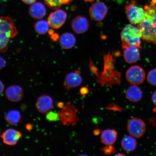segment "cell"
Listing matches in <instances>:
<instances>
[{
    "label": "cell",
    "mask_w": 156,
    "mask_h": 156,
    "mask_svg": "<svg viewBox=\"0 0 156 156\" xmlns=\"http://www.w3.org/2000/svg\"><path fill=\"white\" fill-rule=\"evenodd\" d=\"M78 110L73 105L68 102L62 110L58 112L59 120L64 126H74L79 122Z\"/></svg>",
    "instance_id": "cell-5"
},
{
    "label": "cell",
    "mask_w": 156,
    "mask_h": 156,
    "mask_svg": "<svg viewBox=\"0 0 156 156\" xmlns=\"http://www.w3.org/2000/svg\"><path fill=\"white\" fill-rule=\"evenodd\" d=\"M89 23L85 17L78 16L71 22V27L73 30L77 34H81L88 30Z\"/></svg>",
    "instance_id": "cell-14"
},
{
    "label": "cell",
    "mask_w": 156,
    "mask_h": 156,
    "mask_svg": "<svg viewBox=\"0 0 156 156\" xmlns=\"http://www.w3.org/2000/svg\"><path fill=\"white\" fill-rule=\"evenodd\" d=\"M5 89V85L0 80V95L3 92Z\"/></svg>",
    "instance_id": "cell-32"
},
{
    "label": "cell",
    "mask_w": 156,
    "mask_h": 156,
    "mask_svg": "<svg viewBox=\"0 0 156 156\" xmlns=\"http://www.w3.org/2000/svg\"><path fill=\"white\" fill-rule=\"evenodd\" d=\"M5 60L4 58L0 56V71L5 67Z\"/></svg>",
    "instance_id": "cell-31"
},
{
    "label": "cell",
    "mask_w": 156,
    "mask_h": 156,
    "mask_svg": "<svg viewBox=\"0 0 156 156\" xmlns=\"http://www.w3.org/2000/svg\"><path fill=\"white\" fill-rule=\"evenodd\" d=\"M23 2L28 5H31L35 2L36 0H21Z\"/></svg>",
    "instance_id": "cell-33"
},
{
    "label": "cell",
    "mask_w": 156,
    "mask_h": 156,
    "mask_svg": "<svg viewBox=\"0 0 156 156\" xmlns=\"http://www.w3.org/2000/svg\"><path fill=\"white\" fill-rule=\"evenodd\" d=\"M141 38L145 41L156 44V27L146 19L137 25Z\"/></svg>",
    "instance_id": "cell-6"
},
{
    "label": "cell",
    "mask_w": 156,
    "mask_h": 156,
    "mask_svg": "<svg viewBox=\"0 0 156 156\" xmlns=\"http://www.w3.org/2000/svg\"><path fill=\"white\" fill-rule=\"evenodd\" d=\"M80 73V71L77 70L66 76L63 85L67 90L79 86L82 83L83 79Z\"/></svg>",
    "instance_id": "cell-13"
},
{
    "label": "cell",
    "mask_w": 156,
    "mask_h": 156,
    "mask_svg": "<svg viewBox=\"0 0 156 156\" xmlns=\"http://www.w3.org/2000/svg\"><path fill=\"white\" fill-rule=\"evenodd\" d=\"M116 155H118V156H119V155H121V156H124L125 155L124 154H117Z\"/></svg>",
    "instance_id": "cell-39"
},
{
    "label": "cell",
    "mask_w": 156,
    "mask_h": 156,
    "mask_svg": "<svg viewBox=\"0 0 156 156\" xmlns=\"http://www.w3.org/2000/svg\"><path fill=\"white\" fill-rule=\"evenodd\" d=\"M146 74L144 69L140 66H134L126 71V78L129 83L132 85H138L143 83Z\"/></svg>",
    "instance_id": "cell-7"
},
{
    "label": "cell",
    "mask_w": 156,
    "mask_h": 156,
    "mask_svg": "<svg viewBox=\"0 0 156 156\" xmlns=\"http://www.w3.org/2000/svg\"><path fill=\"white\" fill-rule=\"evenodd\" d=\"M36 106L39 112L42 114H47L54 108L53 101L50 96L42 95L37 99Z\"/></svg>",
    "instance_id": "cell-11"
},
{
    "label": "cell",
    "mask_w": 156,
    "mask_h": 156,
    "mask_svg": "<svg viewBox=\"0 0 156 156\" xmlns=\"http://www.w3.org/2000/svg\"><path fill=\"white\" fill-rule=\"evenodd\" d=\"M122 47L123 48L128 46H134L141 48V34L137 27L128 24L121 33Z\"/></svg>",
    "instance_id": "cell-3"
},
{
    "label": "cell",
    "mask_w": 156,
    "mask_h": 156,
    "mask_svg": "<svg viewBox=\"0 0 156 156\" xmlns=\"http://www.w3.org/2000/svg\"><path fill=\"white\" fill-rule=\"evenodd\" d=\"M152 100L154 104L156 105V91L154 93L152 96Z\"/></svg>",
    "instance_id": "cell-35"
},
{
    "label": "cell",
    "mask_w": 156,
    "mask_h": 156,
    "mask_svg": "<svg viewBox=\"0 0 156 156\" xmlns=\"http://www.w3.org/2000/svg\"><path fill=\"white\" fill-rule=\"evenodd\" d=\"M30 16L35 19H41L45 16L46 9L42 3L36 2L31 4L29 9Z\"/></svg>",
    "instance_id": "cell-17"
},
{
    "label": "cell",
    "mask_w": 156,
    "mask_h": 156,
    "mask_svg": "<svg viewBox=\"0 0 156 156\" xmlns=\"http://www.w3.org/2000/svg\"><path fill=\"white\" fill-rule=\"evenodd\" d=\"M7 98L12 102H19L21 100L23 96L22 88L19 85H11L7 87L5 91Z\"/></svg>",
    "instance_id": "cell-16"
},
{
    "label": "cell",
    "mask_w": 156,
    "mask_h": 156,
    "mask_svg": "<svg viewBox=\"0 0 156 156\" xmlns=\"http://www.w3.org/2000/svg\"><path fill=\"white\" fill-rule=\"evenodd\" d=\"M46 119L50 122H56L59 120L58 113L50 111L46 114Z\"/></svg>",
    "instance_id": "cell-27"
},
{
    "label": "cell",
    "mask_w": 156,
    "mask_h": 156,
    "mask_svg": "<svg viewBox=\"0 0 156 156\" xmlns=\"http://www.w3.org/2000/svg\"><path fill=\"white\" fill-rule=\"evenodd\" d=\"M104 66L103 71L98 72L97 68L90 61V68L91 73L97 77V81L102 87L107 86L112 88L113 86L120 85L121 83V73L115 68V60L113 55L109 52L104 55Z\"/></svg>",
    "instance_id": "cell-1"
},
{
    "label": "cell",
    "mask_w": 156,
    "mask_h": 156,
    "mask_svg": "<svg viewBox=\"0 0 156 156\" xmlns=\"http://www.w3.org/2000/svg\"><path fill=\"white\" fill-rule=\"evenodd\" d=\"M67 18V14L65 11L58 9L50 13L48 21L50 26L54 29L61 28L65 23Z\"/></svg>",
    "instance_id": "cell-10"
},
{
    "label": "cell",
    "mask_w": 156,
    "mask_h": 156,
    "mask_svg": "<svg viewBox=\"0 0 156 156\" xmlns=\"http://www.w3.org/2000/svg\"><path fill=\"white\" fill-rule=\"evenodd\" d=\"M127 130L130 135L136 138L143 136L146 130V125L141 119L132 118L128 122Z\"/></svg>",
    "instance_id": "cell-8"
},
{
    "label": "cell",
    "mask_w": 156,
    "mask_h": 156,
    "mask_svg": "<svg viewBox=\"0 0 156 156\" xmlns=\"http://www.w3.org/2000/svg\"><path fill=\"white\" fill-rule=\"evenodd\" d=\"M125 9L127 17L132 24L137 25L145 19V9L138 5L136 0H130Z\"/></svg>",
    "instance_id": "cell-4"
},
{
    "label": "cell",
    "mask_w": 156,
    "mask_h": 156,
    "mask_svg": "<svg viewBox=\"0 0 156 156\" xmlns=\"http://www.w3.org/2000/svg\"><path fill=\"white\" fill-rule=\"evenodd\" d=\"M107 109L108 110L119 111V112H122L124 110L122 108L119 107L118 105L115 104H112L109 105V106L107 107Z\"/></svg>",
    "instance_id": "cell-29"
},
{
    "label": "cell",
    "mask_w": 156,
    "mask_h": 156,
    "mask_svg": "<svg viewBox=\"0 0 156 156\" xmlns=\"http://www.w3.org/2000/svg\"><path fill=\"white\" fill-rule=\"evenodd\" d=\"M108 12V8L104 3L98 2L92 4L90 7L89 13L91 19L96 21L103 20Z\"/></svg>",
    "instance_id": "cell-9"
},
{
    "label": "cell",
    "mask_w": 156,
    "mask_h": 156,
    "mask_svg": "<svg viewBox=\"0 0 156 156\" xmlns=\"http://www.w3.org/2000/svg\"><path fill=\"white\" fill-rule=\"evenodd\" d=\"M50 27L48 21L44 20L37 21L34 25L35 31L37 34L40 35L47 34L49 31Z\"/></svg>",
    "instance_id": "cell-24"
},
{
    "label": "cell",
    "mask_w": 156,
    "mask_h": 156,
    "mask_svg": "<svg viewBox=\"0 0 156 156\" xmlns=\"http://www.w3.org/2000/svg\"><path fill=\"white\" fill-rule=\"evenodd\" d=\"M117 136L118 134L115 130H105L101 133V142L106 145H112L116 141Z\"/></svg>",
    "instance_id": "cell-20"
},
{
    "label": "cell",
    "mask_w": 156,
    "mask_h": 156,
    "mask_svg": "<svg viewBox=\"0 0 156 156\" xmlns=\"http://www.w3.org/2000/svg\"><path fill=\"white\" fill-rule=\"evenodd\" d=\"M73 0H44L45 4L50 9L59 8L62 5L69 4Z\"/></svg>",
    "instance_id": "cell-25"
},
{
    "label": "cell",
    "mask_w": 156,
    "mask_h": 156,
    "mask_svg": "<svg viewBox=\"0 0 156 156\" xmlns=\"http://www.w3.org/2000/svg\"><path fill=\"white\" fill-rule=\"evenodd\" d=\"M147 80L150 84L156 86V68L149 71L147 75Z\"/></svg>",
    "instance_id": "cell-26"
},
{
    "label": "cell",
    "mask_w": 156,
    "mask_h": 156,
    "mask_svg": "<svg viewBox=\"0 0 156 156\" xmlns=\"http://www.w3.org/2000/svg\"><path fill=\"white\" fill-rule=\"evenodd\" d=\"M83 1L86 2H91L95 1V0H83Z\"/></svg>",
    "instance_id": "cell-38"
},
{
    "label": "cell",
    "mask_w": 156,
    "mask_h": 156,
    "mask_svg": "<svg viewBox=\"0 0 156 156\" xmlns=\"http://www.w3.org/2000/svg\"><path fill=\"white\" fill-rule=\"evenodd\" d=\"M145 19L156 27V0H152L149 5L145 6Z\"/></svg>",
    "instance_id": "cell-21"
},
{
    "label": "cell",
    "mask_w": 156,
    "mask_h": 156,
    "mask_svg": "<svg viewBox=\"0 0 156 156\" xmlns=\"http://www.w3.org/2000/svg\"><path fill=\"white\" fill-rule=\"evenodd\" d=\"M21 136L22 134L20 132L12 128L6 130L1 136L3 143L9 146L15 145Z\"/></svg>",
    "instance_id": "cell-12"
},
{
    "label": "cell",
    "mask_w": 156,
    "mask_h": 156,
    "mask_svg": "<svg viewBox=\"0 0 156 156\" xmlns=\"http://www.w3.org/2000/svg\"><path fill=\"white\" fill-rule=\"evenodd\" d=\"M33 128V126L32 124H26V128L27 130L28 131H30Z\"/></svg>",
    "instance_id": "cell-34"
},
{
    "label": "cell",
    "mask_w": 156,
    "mask_h": 156,
    "mask_svg": "<svg viewBox=\"0 0 156 156\" xmlns=\"http://www.w3.org/2000/svg\"><path fill=\"white\" fill-rule=\"evenodd\" d=\"M80 93L83 95H87L89 93V89L86 87H81L80 89Z\"/></svg>",
    "instance_id": "cell-30"
},
{
    "label": "cell",
    "mask_w": 156,
    "mask_h": 156,
    "mask_svg": "<svg viewBox=\"0 0 156 156\" xmlns=\"http://www.w3.org/2000/svg\"><path fill=\"white\" fill-rule=\"evenodd\" d=\"M58 107H59V108H63L64 107V104L63 103H58Z\"/></svg>",
    "instance_id": "cell-37"
},
{
    "label": "cell",
    "mask_w": 156,
    "mask_h": 156,
    "mask_svg": "<svg viewBox=\"0 0 156 156\" xmlns=\"http://www.w3.org/2000/svg\"><path fill=\"white\" fill-rule=\"evenodd\" d=\"M104 152L105 155H110L115 153L116 151V150L113 147L112 145H106L105 147L101 148V149Z\"/></svg>",
    "instance_id": "cell-28"
},
{
    "label": "cell",
    "mask_w": 156,
    "mask_h": 156,
    "mask_svg": "<svg viewBox=\"0 0 156 156\" xmlns=\"http://www.w3.org/2000/svg\"><path fill=\"white\" fill-rule=\"evenodd\" d=\"M21 118L20 112L16 110L9 111L5 115V121L11 126H16L18 124L20 121Z\"/></svg>",
    "instance_id": "cell-22"
},
{
    "label": "cell",
    "mask_w": 156,
    "mask_h": 156,
    "mask_svg": "<svg viewBox=\"0 0 156 156\" xmlns=\"http://www.w3.org/2000/svg\"><path fill=\"white\" fill-rule=\"evenodd\" d=\"M76 43L75 37L69 32H65L62 35L59 39V43L64 49H70L74 47Z\"/></svg>",
    "instance_id": "cell-18"
},
{
    "label": "cell",
    "mask_w": 156,
    "mask_h": 156,
    "mask_svg": "<svg viewBox=\"0 0 156 156\" xmlns=\"http://www.w3.org/2000/svg\"><path fill=\"white\" fill-rule=\"evenodd\" d=\"M93 133L95 136H98L101 133V130L99 129H95Z\"/></svg>",
    "instance_id": "cell-36"
},
{
    "label": "cell",
    "mask_w": 156,
    "mask_h": 156,
    "mask_svg": "<svg viewBox=\"0 0 156 156\" xmlns=\"http://www.w3.org/2000/svg\"><path fill=\"white\" fill-rule=\"evenodd\" d=\"M123 56L127 63L133 64L136 63L140 58L139 48L134 46H128L123 48Z\"/></svg>",
    "instance_id": "cell-15"
},
{
    "label": "cell",
    "mask_w": 156,
    "mask_h": 156,
    "mask_svg": "<svg viewBox=\"0 0 156 156\" xmlns=\"http://www.w3.org/2000/svg\"><path fill=\"white\" fill-rule=\"evenodd\" d=\"M137 143L135 138L131 136H126L122 140L121 146L124 151L128 152L133 151L136 149Z\"/></svg>",
    "instance_id": "cell-23"
},
{
    "label": "cell",
    "mask_w": 156,
    "mask_h": 156,
    "mask_svg": "<svg viewBox=\"0 0 156 156\" xmlns=\"http://www.w3.org/2000/svg\"><path fill=\"white\" fill-rule=\"evenodd\" d=\"M17 34L12 19L9 16H0V52L7 51L10 39L14 38Z\"/></svg>",
    "instance_id": "cell-2"
},
{
    "label": "cell",
    "mask_w": 156,
    "mask_h": 156,
    "mask_svg": "<svg viewBox=\"0 0 156 156\" xmlns=\"http://www.w3.org/2000/svg\"><path fill=\"white\" fill-rule=\"evenodd\" d=\"M142 95L141 89L135 85L129 87L126 92L127 99L133 102H137L141 100Z\"/></svg>",
    "instance_id": "cell-19"
}]
</instances>
